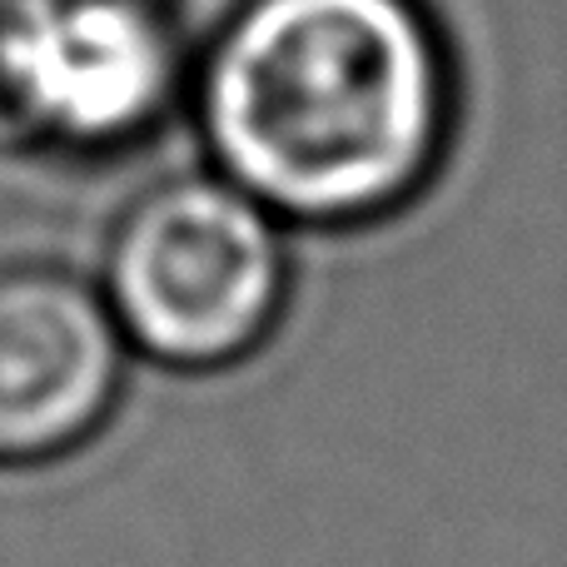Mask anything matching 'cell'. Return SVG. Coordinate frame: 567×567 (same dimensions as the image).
I'll list each match as a JSON object with an SVG mask.
<instances>
[{"instance_id":"3","label":"cell","mask_w":567,"mask_h":567,"mask_svg":"<svg viewBox=\"0 0 567 567\" xmlns=\"http://www.w3.org/2000/svg\"><path fill=\"white\" fill-rule=\"evenodd\" d=\"M179 40L155 0H35L0 16V115L50 150H120L169 110Z\"/></svg>"},{"instance_id":"4","label":"cell","mask_w":567,"mask_h":567,"mask_svg":"<svg viewBox=\"0 0 567 567\" xmlns=\"http://www.w3.org/2000/svg\"><path fill=\"white\" fill-rule=\"evenodd\" d=\"M125 339L100 293L60 275L0 279V463L65 453L105 419Z\"/></svg>"},{"instance_id":"5","label":"cell","mask_w":567,"mask_h":567,"mask_svg":"<svg viewBox=\"0 0 567 567\" xmlns=\"http://www.w3.org/2000/svg\"><path fill=\"white\" fill-rule=\"evenodd\" d=\"M20 6H35V0H0V16H10V10H20Z\"/></svg>"},{"instance_id":"1","label":"cell","mask_w":567,"mask_h":567,"mask_svg":"<svg viewBox=\"0 0 567 567\" xmlns=\"http://www.w3.org/2000/svg\"><path fill=\"white\" fill-rule=\"evenodd\" d=\"M219 179L275 219L343 225L423 175L443 70L409 0H245L205 65Z\"/></svg>"},{"instance_id":"2","label":"cell","mask_w":567,"mask_h":567,"mask_svg":"<svg viewBox=\"0 0 567 567\" xmlns=\"http://www.w3.org/2000/svg\"><path fill=\"white\" fill-rule=\"evenodd\" d=\"M289 284L279 219L229 179H179L140 199L110 245L105 303L120 339L179 369L249 353Z\"/></svg>"}]
</instances>
